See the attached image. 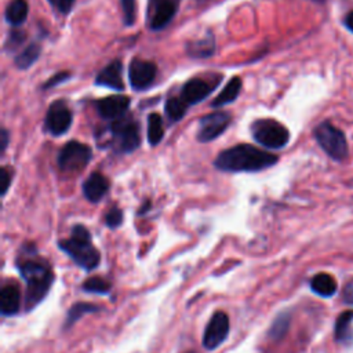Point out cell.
Instances as JSON below:
<instances>
[{
	"mask_svg": "<svg viewBox=\"0 0 353 353\" xmlns=\"http://www.w3.org/2000/svg\"><path fill=\"white\" fill-rule=\"evenodd\" d=\"M215 51V40L211 32H208L204 37L199 40L189 41L186 44V52L192 58H208Z\"/></svg>",
	"mask_w": 353,
	"mask_h": 353,
	"instance_id": "ac0fdd59",
	"label": "cell"
},
{
	"mask_svg": "<svg viewBox=\"0 0 353 353\" xmlns=\"http://www.w3.org/2000/svg\"><path fill=\"white\" fill-rule=\"evenodd\" d=\"M108 190H109V181L103 174L98 171L91 172L83 183L84 197L91 203H98L99 200H102L103 196L108 193Z\"/></svg>",
	"mask_w": 353,
	"mask_h": 353,
	"instance_id": "2e32d148",
	"label": "cell"
},
{
	"mask_svg": "<svg viewBox=\"0 0 353 353\" xmlns=\"http://www.w3.org/2000/svg\"><path fill=\"white\" fill-rule=\"evenodd\" d=\"M121 221H123V211L117 207H112L105 215V223L112 229H116L117 226H120Z\"/></svg>",
	"mask_w": 353,
	"mask_h": 353,
	"instance_id": "4dcf8cb0",
	"label": "cell"
},
{
	"mask_svg": "<svg viewBox=\"0 0 353 353\" xmlns=\"http://www.w3.org/2000/svg\"><path fill=\"white\" fill-rule=\"evenodd\" d=\"M83 290L87 292H92V294H109L110 291V284L101 279V277H90L88 280L84 281L83 284Z\"/></svg>",
	"mask_w": 353,
	"mask_h": 353,
	"instance_id": "4316f807",
	"label": "cell"
},
{
	"mask_svg": "<svg viewBox=\"0 0 353 353\" xmlns=\"http://www.w3.org/2000/svg\"><path fill=\"white\" fill-rule=\"evenodd\" d=\"M109 135L112 137V146L117 153H131L141 143L139 124L134 119L125 116L113 120L108 127Z\"/></svg>",
	"mask_w": 353,
	"mask_h": 353,
	"instance_id": "277c9868",
	"label": "cell"
},
{
	"mask_svg": "<svg viewBox=\"0 0 353 353\" xmlns=\"http://www.w3.org/2000/svg\"><path fill=\"white\" fill-rule=\"evenodd\" d=\"M11 178H12V172L10 171V168L3 167L1 168V196H4L11 185Z\"/></svg>",
	"mask_w": 353,
	"mask_h": 353,
	"instance_id": "836d02e7",
	"label": "cell"
},
{
	"mask_svg": "<svg viewBox=\"0 0 353 353\" xmlns=\"http://www.w3.org/2000/svg\"><path fill=\"white\" fill-rule=\"evenodd\" d=\"M17 268L26 285L23 301L25 309L32 310L48 294L54 283V273L51 266L44 259L39 258L36 247L32 244L22 247Z\"/></svg>",
	"mask_w": 353,
	"mask_h": 353,
	"instance_id": "6da1fadb",
	"label": "cell"
},
{
	"mask_svg": "<svg viewBox=\"0 0 353 353\" xmlns=\"http://www.w3.org/2000/svg\"><path fill=\"white\" fill-rule=\"evenodd\" d=\"M68 79H70V74H69L68 72H58V73H55L54 76H51V77L43 84V88H44V90L52 88V87H55V85L63 83V81L68 80Z\"/></svg>",
	"mask_w": 353,
	"mask_h": 353,
	"instance_id": "d6a6232c",
	"label": "cell"
},
{
	"mask_svg": "<svg viewBox=\"0 0 353 353\" xmlns=\"http://www.w3.org/2000/svg\"><path fill=\"white\" fill-rule=\"evenodd\" d=\"M345 25H346V28H347L350 32H353V11H350V12L345 17Z\"/></svg>",
	"mask_w": 353,
	"mask_h": 353,
	"instance_id": "8d00e7d4",
	"label": "cell"
},
{
	"mask_svg": "<svg viewBox=\"0 0 353 353\" xmlns=\"http://www.w3.org/2000/svg\"><path fill=\"white\" fill-rule=\"evenodd\" d=\"M279 157L270 152L258 149L248 143H240L222 150L214 165L226 172H256L277 163Z\"/></svg>",
	"mask_w": 353,
	"mask_h": 353,
	"instance_id": "7a4b0ae2",
	"label": "cell"
},
{
	"mask_svg": "<svg viewBox=\"0 0 353 353\" xmlns=\"http://www.w3.org/2000/svg\"><path fill=\"white\" fill-rule=\"evenodd\" d=\"M72 119L73 117L69 106L63 101H55L47 110L44 130L54 137H61L70 128Z\"/></svg>",
	"mask_w": 353,
	"mask_h": 353,
	"instance_id": "30bf717a",
	"label": "cell"
},
{
	"mask_svg": "<svg viewBox=\"0 0 353 353\" xmlns=\"http://www.w3.org/2000/svg\"><path fill=\"white\" fill-rule=\"evenodd\" d=\"M40 52H41V47L39 43H30L29 46H26L23 50H21L17 57L14 58V63L18 69H28L30 68L36 61L37 58L40 57Z\"/></svg>",
	"mask_w": 353,
	"mask_h": 353,
	"instance_id": "603a6c76",
	"label": "cell"
},
{
	"mask_svg": "<svg viewBox=\"0 0 353 353\" xmlns=\"http://www.w3.org/2000/svg\"><path fill=\"white\" fill-rule=\"evenodd\" d=\"M186 353H194V352H186Z\"/></svg>",
	"mask_w": 353,
	"mask_h": 353,
	"instance_id": "f35d334b",
	"label": "cell"
},
{
	"mask_svg": "<svg viewBox=\"0 0 353 353\" xmlns=\"http://www.w3.org/2000/svg\"><path fill=\"white\" fill-rule=\"evenodd\" d=\"M164 135L163 119L159 113H150L148 116V141L152 146H156Z\"/></svg>",
	"mask_w": 353,
	"mask_h": 353,
	"instance_id": "cb8c5ba5",
	"label": "cell"
},
{
	"mask_svg": "<svg viewBox=\"0 0 353 353\" xmlns=\"http://www.w3.org/2000/svg\"><path fill=\"white\" fill-rule=\"evenodd\" d=\"M98 310H99V307L97 305H92V303H88V302H77V303H74L69 309V312H68L66 321H65V328L72 327L83 314L94 313V312H98Z\"/></svg>",
	"mask_w": 353,
	"mask_h": 353,
	"instance_id": "484cf974",
	"label": "cell"
},
{
	"mask_svg": "<svg viewBox=\"0 0 353 353\" xmlns=\"http://www.w3.org/2000/svg\"><path fill=\"white\" fill-rule=\"evenodd\" d=\"M310 288L317 295L328 298V296H332L335 294V291H336V281L328 273H317L310 280Z\"/></svg>",
	"mask_w": 353,
	"mask_h": 353,
	"instance_id": "ffe728a7",
	"label": "cell"
},
{
	"mask_svg": "<svg viewBox=\"0 0 353 353\" xmlns=\"http://www.w3.org/2000/svg\"><path fill=\"white\" fill-rule=\"evenodd\" d=\"M229 327L228 314L225 312H215L205 325L203 334V346L207 350L216 349L228 338Z\"/></svg>",
	"mask_w": 353,
	"mask_h": 353,
	"instance_id": "8fae6325",
	"label": "cell"
},
{
	"mask_svg": "<svg viewBox=\"0 0 353 353\" xmlns=\"http://www.w3.org/2000/svg\"><path fill=\"white\" fill-rule=\"evenodd\" d=\"M58 247L68 254L77 266L90 272L99 263V251L94 247L90 230L83 225H74L70 236L65 240L58 241Z\"/></svg>",
	"mask_w": 353,
	"mask_h": 353,
	"instance_id": "3957f363",
	"label": "cell"
},
{
	"mask_svg": "<svg viewBox=\"0 0 353 353\" xmlns=\"http://www.w3.org/2000/svg\"><path fill=\"white\" fill-rule=\"evenodd\" d=\"M230 124V114L228 112H214L203 116L199 120L197 139L200 142H210L223 134Z\"/></svg>",
	"mask_w": 353,
	"mask_h": 353,
	"instance_id": "7c38bea8",
	"label": "cell"
},
{
	"mask_svg": "<svg viewBox=\"0 0 353 353\" xmlns=\"http://www.w3.org/2000/svg\"><path fill=\"white\" fill-rule=\"evenodd\" d=\"M164 110H165L167 117L171 121H179L185 116V113L188 110V105L183 102V99L181 97H170L165 101Z\"/></svg>",
	"mask_w": 353,
	"mask_h": 353,
	"instance_id": "d4e9b609",
	"label": "cell"
},
{
	"mask_svg": "<svg viewBox=\"0 0 353 353\" xmlns=\"http://www.w3.org/2000/svg\"><path fill=\"white\" fill-rule=\"evenodd\" d=\"M240 90H241V80H240V77H237V76L232 77L226 83V85L222 88V91L218 94V97L211 102V106L212 108H221L223 105H228V103L233 102L239 97Z\"/></svg>",
	"mask_w": 353,
	"mask_h": 353,
	"instance_id": "d6986e66",
	"label": "cell"
},
{
	"mask_svg": "<svg viewBox=\"0 0 353 353\" xmlns=\"http://www.w3.org/2000/svg\"><path fill=\"white\" fill-rule=\"evenodd\" d=\"M179 0H148L146 21L152 30L164 29L175 17Z\"/></svg>",
	"mask_w": 353,
	"mask_h": 353,
	"instance_id": "ba28073f",
	"label": "cell"
},
{
	"mask_svg": "<svg viewBox=\"0 0 353 353\" xmlns=\"http://www.w3.org/2000/svg\"><path fill=\"white\" fill-rule=\"evenodd\" d=\"M312 1H316V3H321V1H324V0H312Z\"/></svg>",
	"mask_w": 353,
	"mask_h": 353,
	"instance_id": "74e56055",
	"label": "cell"
},
{
	"mask_svg": "<svg viewBox=\"0 0 353 353\" xmlns=\"http://www.w3.org/2000/svg\"><path fill=\"white\" fill-rule=\"evenodd\" d=\"M26 33L22 29H12L10 30L7 40H6V48L10 51H15L18 50V47H21V44L25 41Z\"/></svg>",
	"mask_w": 353,
	"mask_h": 353,
	"instance_id": "f546056e",
	"label": "cell"
},
{
	"mask_svg": "<svg viewBox=\"0 0 353 353\" xmlns=\"http://www.w3.org/2000/svg\"><path fill=\"white\" fill-rule=\"evenodd\" d=\"M0 139H1L0 150H1V154H3V153L6 152V149H7V145H8V131H7L6 128L1 130V137H0Z\"/></svg>",
	"mask_w": 353,
	"mask_h": 353,
	"instance_id": "d590c367",
	"label": "cell"
},
{
	"mask_svg": "<svg viewBox=\"0 0 353 353\" xmlns=\"http://www.w3.org/2000/svg\"><path fill=\"white\" fill-rule=\"evenodd\" d=\"M288 324H290V317L287 316V313L280 314L277 319H274V321L269 330V336L274 341L283 338L288 330Z\"/></svg>",
	"mask_w": 353,
	"mask_h": 353,
	"instance_id": "83f0119b",
	"label": "cell"
},
{
	"mask_svg": "<svg viewBox=\"0 0 353 353\" xmlns=\"http://www.w3.org/2000/svg\"><path fill=\"white\" fill-rule=\"evenodd\" d=\"M222 76H215L214 79L193 77L188 80L181 88V98L188 106L196 105L205 99L219 84Z\"/></svg>",
	"mask_w": 353,
	"mask_h": 353,
	"instance_id": "9c48e42d",
	"label": "cell"
},
{
	"mask_svg": "<svg viewBox=\"0 0 353 353\" xmlns=\"http://www.w3.org/2000/svg\"><path fill=\"white\" fill-rule=\"evenodd\" d=\"M353 310H346L336 319L335 339L341 343H349L353 339Z\"/></svg>",
	"mask_w": 353,
	"mask_h": 353,
	"instance_id": "44dd1931",
	"label": "cell"
},
{
	"mask_svg": "<svg viewBox=\"0 0 353 353\" xmlns=\"http://www.w3.org/2000/svg\"><path fill=\"white\" fill-rule=\"evenodd\" d=\"M254 139L268 149H281L290 141V131L273 119H258L251 124Z\"/></svg>",
	"mask_w": 353,
	"mask_h": 353,
	"instance_id": "8992f818",
	"label": "cell"
},
{
	"mask_svg": "<svg viewBox=\"0 0 353 353\" xmlns=\"http://www.w3.org/2000/svg\"><path fill=\"white\" fill-rule=\"evenodd\" d=\"M157 74V66L150 61L132 59L128 66V80L134 90L142 91L146 90Z\"/></svg>",
	"mask_w": 353,
	"mask_h": 353,
	"instance_id": "4fadbf2b",
	"label": "cell"
},
{
	"mask_svg": "<svg viewBox=\"0 0 353 353\" xmlns=\"http://www.w3.org/2000/svg\"><path fill=\"white\" fill-rule=\"evenodd\" d=\"M98 114L102 119L117 120L124 117L125 112L130 108V98L125 95H112L94 102Z\"/></svg>",
	"mask_w": 353,
	"mask_h": 353,
	"instance_id": "5bb4252c",
	"label": "cell"
},
{
	"mask_svg": "<svg viewBox=\"0 0 353 353\" xmlns=\"http://www.w3.org/2000/svg\"><path fill=\"white\" fill-rule=\"evenodd\" d=\"M123 65L119 59L112 61L108 63L95 77V84L97 85H103L109 87L116 91H123L124 90V83H123Z\"/></svg>",
	"mask_w": 353,
	"mask_h": 353,
	"instance_id": "9a60e30c",
	"label": "cell"
},
{
	"mask_svg": "<svg viewBox=\"0 0 353 353\" xmlns=\"http://www.w3.org/2000/svg\"><path fill=\"white\" fill-rule=\"evenodd\" d=\"M123 11V22L125 26H131L137 19V1L135 0H120Z\"/></svg>",
	"mask_w": 353,
	"mask_h": 353,
	"instance_id": "f1b7e54d",
	"label": "cell"
},
{
	"mask_svg": "<svg viewBox=\"0 0 353 353\" xmlns=\"http://www.w3.org/2000/svg\"><path fill=\"white\" fill-rule=\"evenodd\" d=\"M91 157H92V150L88 145L77 141H69L59 150L57 163L62 171H66V172L81 171L83 168L87 167Z\"/></svg>",
	"mask_w": 353,
	"mask_h": 353,
	"instance_id": "52a82bcc",
	"label": "cell"
},
{
	"mask_svg": "<svg viewBox=\"0 0 353 353\" xmlns=\"http://www.w3.org/2000/svg\"><path fill=\"white\" fill-rule=\"evenodd\" d=\"M314 138L320 148L334 160L342 161L346 159L349 149L345 134L331 124L330 121H323L314 128Z\"/></svg>",
	"mask_w": 353,
	"mask_h": 353,
	"instance_id": "5b68a950",
	"label": "cell"
},
{
	"mask_svg": "<svg viewBox=\"0 0 353 353\" xmlns=\"http://www.w3.org/2000/svg\"><path fill=\"white\" fill-rule=\"evenodd\" d=\"M6 21L12 26H19L25 22L28 17V3L26 0H12L6 8Z\"/></svg>",
	"mask_w": 353,
	"mask_h": 353,
	"instance_id": "7402d4cb",
	"label": "cell"
},
{
	"mask_svg": "<svg viewBox=\"0 0 353 353\" xmlns=\"http://www.w3.org/2000/svg\"><path fill=\"white\" fill-rule=\"evenodd\" d=\"M343 301L353 305V283H349L343 288Z\"/></svg>",
	"mask_w": 353,
	"mask_h": 353,
	"instance_id": "e575fe53",
	"label": "cell"
},
{
	"mask_svg": "<svg viewBox=\"0 0 353 353\" xmlns=\"http://www.w3.org/2000/svg\"><path fill=\"white\" fill-rule=\"evenodd\" d=\"M21 307V292L17 284H6L0 292V310L3 316H14Z\"/></svg>",
	"mask_w": 353,
	"mask_h": 353,
	"instance_id": "e0dca14e",
	"label": "cell"
},
{
	"mask_svg": "<svg viewBox=\"0 0 353 353\" xmlns=\"http://www.w3.org/2000/svg\"><path fill=\"white\" fill-rule=\"evenodd\" d=\"M76 0H48V3L59 12V14H69Z\"/></svg>",
	"mask_w": 353,
	"mask_h": 353,
	"instance_id": "1f68e13d",
	"label": "cell"
}]
</instances>
